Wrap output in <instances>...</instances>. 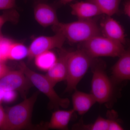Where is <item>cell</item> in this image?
<instances>
[{
    "label": "cell",
    "instance_id": "cell-7",
    "mask_svg": "<svg viewBox=\"0 0 130 130\" xmlns=\"http://www.w3.org/2000/svg\"><path fill=\"white\" fill-rule=\"evenodd\" d=\"M66 41L64 37L58 33L50 36H40L35 38L28 47V59L31 60L43 52L61 48Z\"/></svg>",
    "mask_w": 130,
    "mask_h": 130
},
{
    "label": "cell",
    "instance_id": "cell-24",
    "mask_svg": "<svg viewBox=\"0 0 130 130\" xmlns=\"http://www.w3.org/2000/svg\"><path fill=\"white\" fill-rule=\"evenodd\" d=\"M16 97V91L12 90H4L3 102L10 103L15 100Z\"/></svg>",
    "mask_w": 130,
    "mask_h": 130
},
{
    "label": "cell",
    "instance_id": "cell-14",
    "mask_svg": "<svg viewBox=\"0 0 130 130\" xmlns=\"http://www.w3.org/2000/svg\"><path fill=\"white\" fill-rule=\"evenodd\" d=\"M73 109L79 115L86 113L96 103L91 93L89 94L75 90L72 96Z\"/></svg>",
    "mask_w": 130,
    "mask_h": 130
},
{
    "label": "cell",
    "instance_id": "cell-20",
    "mask_svg": "<svg viewBox=\"0 0 130 130\" xmlns=\"http://www.w3.org/2000/svg\"><path fill=\"white\" fill-rule=\"evenodd\" d=\"M20 15L14 9L5 10L2 14L0 15V31L6 23L10 22L13 23L17 24L19 21Z\"/></svg>",
    "mask_w": 130,
    "mask_h": 130
},
{
    "label": "cell",
    "instance_id": "cell-23",
    "mask_svg": "<svg viewBox=\"0 0 130 130\" xmlns=\"http://www.w3.org/2000/svg\"><path fill=\"white\" fill-rule=\"evenodd\" d=\"M16 7V0H0V10L14 9Z\"/></svg>",
    "mask_w": 130,
    "mask_h": 130
},
{
    "label": "cell",
    "instance_id": "cell-6",
    "mask_svg": "<svg viewBox=\"0 0 130 130\" xmlns=\"http://www.w3.org/2000/svg\"><path fill=\"white\" fill-rule=\"evenodd\" d=\"M19 68L32 85L46 96L52 106L56 108L68 107L70 105V100L68 98H62L58 95L54 89L55 86L46 75L35 72L28 67L24 62L20 63Z\"/></svg>",
    "mask_w": 130,
    "mask_h": 130
},
{
    "label": "cell",
    "instance_id": "cell-28",
    "mask_svg": "<svg viewBox=\"0 0 130 130\" xmlns=\"http://www.w3.org/2000/svg\"><path fill=\"white\" fill-rule=\"evenodd\" d=\"M4 90L0 87V105L3 102V94Z\"/></svg>",
    "mask_w": 130,
    "mask_h": 130
},
{
    "label": "cell",
    "instance_id": "cell-21",
    "mask_svg": "<svg viewBox=\"0 0 130 130\" xmlns=\"http://www.w3.org/2000/svg\"><path fill=\"white\" fill-rule=\"evenodd\" d=\"M13 42L11 39L5 37L0 42V53L4 62L8 60L9 51Z\"/></svg>",
    "mask_w": 130,
    "mask_h": 130
},
{
    "label": "cell",
    "instance_id": "cell-9",
    "mask_svg": "<svg viewBox=\"0 0 130 130\" xmlns=\"http://www.w3.org/2000/svg\"><path fill=\"white\" fill-rule=\"evenodd\" d=\"M126 44L127 47L112 68L111 78L117 84L130 81V41H127Z\"/></svg>",
    "mask_w": 130,
    "mask_h": 130
},
{
    "label": "cell",
    "instance_id": "cell-16",
    "mask_svg": "<svg viewBox=\"0 0 130 130\" xmlns=\"http://www.w3.org/2000/svg\"><path fill=\"white\" fill-rule=\"evenodd\" d=\"M35 64L38 69L47 71L53 66L58 59V56L52 50L43 52L34 58Z\"/></svg>",
    "mask_w": 130,
    "mask_h": 130
},
{
    "label": "cell",
    "instance_id": "cell-11",
    "mask_svg": "<svg viewBox=\"0 0 130 130\" xmlns=\"http://www.w3.org/2000/svg\"><path fill=\"white\" fill-rule=\"evenodd\" d=\"M59 50L58 59L53 66L47 72L46 76L54 86L66 80L67 75V60L70 51L61 48Z\"/></svg>",
    "mask_w": 130,
    "mask_h": 130
},
{
    "label": "cell",
    "instance_id": "cell-17",
    "mask_svg": "<svg viewBox=\"0 0 130 130\" xmlns=\"http://www.w3.org/2000/svg\"><path fill=\"white\" fill-rule=\"evenodd\" d=\"M94 3L103 14L112 16L121 13L120 5L122 0H88Z\"/></svg>",
    "mask_w": 130,
    "mask_h": 130
},
{
    "label": "cell",
    "instance_id": "cell-1",
    "mask_svg": "<svg viewBox=\"0 0 130 130\" xmlns=\"http://www.w3.org/2000/svg\"><path fill=\"white\" fill-rule=\"evenodd\" d=\"M91 67L93 73L91 94L96 103L107 106L112 105L117 97L116 86L118 84L108 76L104 63L96 58L94 59Z\"/></svg>",
    "mask_w": 130,
    "mask_h": 130
},
{
    "label": "cell",
    "instance_id": "cell-8",
    "mask_svg": "<svg viewBox=\"0 0 130 130\" xmlns=\"http://www.w3.org/2000/svg\"><path fill=\"white\" fill-rule=\"evenodd\" d=\"M32 85L23 72L18 70L10 71L0 79V87L4 90L18 91L25 96Z\"/></svg>",
    "mask_w": 130,
    "mask_h": 130
},
{
    "label": "cell",
    "instance_id": "cell-13",
    "mask_svg": "<svg viewBox=\"0 0 130 130\" xmlns=\"http://www.w3.org/2000/svg\"><path fill=\"white\" fill-rule=\"evenodd\" d=\"M70 7L72 14L78 19H90L103 14L97 5L88 0L71 3Z\"/></svg>",
    "mask_w": 130,
    "mask_h": 130
},
{
    "label": "cell",
    "instance_id": "cell-29",
    "mask_svg": "<svg viewBox=\"0 0 130 130\" xmlns=\"http://www.w3.org/2000/svg\"><path fill=\"white\" fill-rule=\"evenodd\" d=\"M73 0H60V2L61 4L63 5H66L67 3H70L72 2Z\"/></svg>",
    "mask_w": 130,
    "mask_h": 130
},
{
    "label": "cell",
    "instance_id": "cell-4",
    "mask_svg": "<svg viewBox=\"0 0 130 130\" xmlns=\"http://www.w3.org/2000/svg\"><path fill=\"white\" fill-rule=\"evenodd\" d=\"M38 92L26 98L18 104L10 107L6 111L5 130H18L31 128V115Z\"/></svg>",
    "mask_w": 130,
    "mask_h": 130
},
{
    "label": "cell",
    "instance_id": "cell-26",
    "mask_svg": "<svg viewBox=\"0 0 130 130\" xmlns=\"http://www.w3.org/2000/svg\"><path fill=\"white\" fill-rule=\"evenodd\" d=\"M10 70L5 62L0 63V79L4 77Z\"/></svg>",
    "mask_w": 130,
    "mask_h": 130
},
{
    "label": "cell",
    "instance_id": "cell-31",
    "mask_svg": "<svg viewBox=\"0 0 130 130\" xmlns=\"http://www.w3.org/2000/svg\"><path fill=\"white\" fill-rule=\"evenodd\" d=\"M1 62H5L3 60L2 57L1 55V53H0V63Z\"/></svg>",
    "mask_w": 130,
    "mask_h": 130
},
{
    "label": "cell",
    "instance_id": "cell-15",
    "mask_svg": "<svg viewBox=\"0 0 130 130\" xmlns=\"http://www.w3.org/2000/svg\"><path fill=\"white\" fill-rule=\"evenodd\" d=\"M74 112L73 109L55 111L52 113L47 127L51 129H67L68 125Z\"/></svg>",
    "mask_w": 130,
    "mask_h": 130
},
{
    "label": "cell",
    "instance_id": "cell-19",
    "mask_svg": "<svg viewBox=\"0 0 130 130\" xmlns=\"http://www.w3.org/2000/svg\"><path fill=\"white\" fill-rule=\"evenodd\" d=\"M108 120L101 116H99L94 123L85 124L83 123L75 126L78 129L87 130H108Z\"/></svg>",
    "mask_w": 130,
    "mask_h": 130
},
{
    "label": "cell",
    "instance_id": "cell-3",
    "mask_svg": "<svg viewBox=\"0 0 130 130\" xmlns=\"http://www.w3.org/2000/svg\"><path fill=\"white\" fill-rule=\"evenodd\" d=\"M81 48L70 51L67 60V72L65 92L74 91L94 60Z\"/></svg>",
    "mask_w": 130,
    "mask_h": 130
},
{
    "label": "cell",
    "instance_id": "cell-27",
    "mask_svg": "<svg viewBox=\"0 0 130 130\" xmlns=\"http://www.w3.org/2000/svg\"><path fill=\"white\" fill-rule=\"evenodd\" d=\"M123 5V12L130 18V0H125Z\"/></svg>",
    "mask_w": 130,
    "mask_h": 130
},
{
    "label": "cell",
    "instance_id": "cell-22",
    "mask_svg": "<svg viewBox=\"0 0 130 130\" xmlns=\"http://www.w3.org/2000/svg\"><path fill=\"white\" fill-rule=\"evenodd\" d=\"M109 112L108 120V130H124L121 122L118 119L116 112L115 111H110Z\"/></svg>",
    "mask_w": 130,
    "mask_h": 130
},
{
    "label": "cell",
    "instance_id": "cell-30",
    "mask_svg": "<svg viewBox=\"0 0 130 130\" xmlns=\"http://www.w3.org/2000/svg\"><path fill=\"white\" fill-rule=\"evenodd\" d=\"M4 37L3 36V35H2V33L1 30L0 31V42Z\"/></svg>",
    "mask_w": 130,
    "mask_h": 130
},
{
    "label": "cell",
    "instance_id": "cell-5",
    "mask_svg": "<svg viewBox=\"0 0 130 130\" xmlns=\"http://www.w3.org/2000/svg\"><path fill=\"white\" fill-rule=\"evenodd\" d=\"M79 48L92 58L119 57L124 51L125 45L109 39L102 35H96L80 43Z\"/></svg>",
    "mask_w": 130,
    "mask_h": 130
},
{
    "label": "cell",
    "instance_id": "cell-18",
    "mask_svg": "<svg viewBox=\"0 0 130 130\" xmlns=\"http://www.w3.org/2000/svg\"><path fill=\"white\" fill-rule=\"evenodd\" d=\"M28 47L21 43L13 41L9 51L8 60H21L28 58Z\"/></svg>",
    "mask_w": 130,
    "mask_h": 130
},
{
    "label": "cell",
    "instance_id": "cell-25",
    "mask_svg": "<svg viewBox=\"0 0 130 130\" xmlns=\"http://www.w3.org/2000/svg\"><path fill=\"white\" fill-rule=\"evenodd\" d=\"M6 122V113L1 104L0 105V129L5 130Z\"/></svg>",
    "mask_w": 130,
    "mask_h": 130
},
{
    "label": "cell",
    "instance_id": "cell-12",
    "mask_svg": "<svg viewBox=\"0 0 130 130\" xmlns=\"http://www.w3.org/2000/svg\"><path fill=\"white\" fill-rule=\"evenodd\" d=\"M35 18L43 27L53 26L59 23L56 9L53 6L46 3H37L34 9Z\"/></svg>",
    "mask_w": 130,
    "mask_h": 130
},
{
    "label": "cell",
    "instance_id": "cell-10",
    "mask_svg": "<svg viewBox=\"0 0 130 130\" xmlns=\"http://www.w3.org/2000/svg\"><path fill=\"white\" fill-rule=\"evenodd\" d=\"M99 25L103 36L126 45L127 40L124 28L112 16H106L100 22Z\"/></svg>",
    "mask_w": 130,
    "mask_h": 130
},
{
    "label": "cell",
    "instance_id": "cell-2",
    "mask_svg": "<svg viewBox=\"0 0 130 130\" xmlns=\"http://www.w3.org/2000/svg\"><path fill=\"white\" fill-rule=\"evenodd\" d=\"M78 19L69 23L59 22L52 26L56 33L63 35L66 40L72 43H81L96 35H102L96 19Z\"/></svg>",
    "mask_w": 130,
    "mask_h": 130
}]
</instances>
